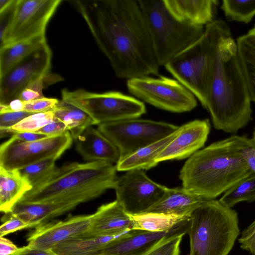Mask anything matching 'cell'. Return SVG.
Instances as JSON below:
<instances>
[{
    "mask_svg": "<svg viewBox=\"0 0 255 255\" xmlns=\"http://www.w3.org/2000/svg\"><path fill=\"white\" fill-rule=\"evenodd\" d=\"M70 2L85 20L117 77L128 80L158 75L160 66L138 0Z\"/></svg>",
    "mask_w": 255,
    "mask_h": 255,
    "instance_id": "6da1fadb",
    "label": "cell"
},
{
    "mask_svg": "<svg viewBox=\"0 0 255 255\" xmlns=\"http://www.w3.org/2000/svg\"><path fill=\"white\" fill-rule=\"evenodd\" d=\"M251 102L237 43L226 22L220 19L206 108L214 128L236 133L252 120Z\"/></svg>",
    "mask_w": 255,
    "mask_h": 255,
    "instance_id": "7a4b0ae2",
    "label": "cell"
},
{
    "mask_svg": "<svg viewBox=\"0 0 255 255\" xmlns=\"http://www.w3.org/2000/svg\"><path fill=\"white\" fill-rule=\"evenodd\" d=\"M255 146L253 138L234 135L198 150L180 170L182 187L205 200L215 199L254 173L242 152Z\"/></svg>",
    "mask_w": 255,
    "mask_h": 255,
    "instance_id": "3957f363",
    "label": "cell"
},
{
    "mask_svg": "<svg viewBox=\"0 0 255 255\" xmlns=\"http://www.w3.org/2000/svg\"><path fill=\"white\" fill-rule=\"evenodd\" d=\"M116 166L103 161L71 162L56 167L34 185L18 202L41 203L78 196L94 189H114Z\"/></svg>",
    "mask_w": 255,
    "mask_h": 255,
    "instance_id": "277c9868",
    "label": "cell"
},
{
    "mask_svg": "<svg viewBox=\"0 0 255 255\" xmlns=\"http://www.w3.org/2000/svg\"><path fill=\"white\" fill-rule=\"evenodd\" d=\"M190 218V255L229 254L240 234L235 210L219 200H204Z\"/></svg>",
    "mask_w": 255,
    "mask_h": 255,
    "instance_id": "5b68a950",
    "label": "cell"
},
{
    "mask_svg": "<svg viewBox=\"0 0 255 255\" xmlns=\"http://www.w3.org/2000/svg\"><path fill=\"white\" fill-rule=\"evenodd\" d=\"M160 66L193 44L205 29L180 21L166 7L164 0H138Z\"/></svg>",
    "mask_w": 255,
    "mask_h": 255,
    "instance_id": "8992f818",
    "label": "cell"
},
{
    "mask_svg": "<svg viewBox=\"0 0 255 255\" xmlns=\"http://www.w3.org/2000/svg\"><path fill=\"white\" fill-rule=\"evenodd\" d=\"M220 19L206 25L202 37L164 66L206 109Z\"/></svg>",
    "mask_w": 255,
    "mask_h": 255,
    "instance_id": "52a82bcc",
    "label": "cell"
},
{
    "mask_svg": "<svg viewBox=\"0 0 255 255\" xmlns=\"http://www.w3.org/2000/svg\"><path fill=\"white\" fill-rule=\"evenodd\" d=\"M61 96L62 101L87 114L95 125L137 119L146 113L143 102L118 91L94 93L65 88Z\"/></svg>",
    "mask_w": 255,
    "mask_h": 255,
    "instance_id": "ba28073f",
    "label": "cell"
},
{
    "mask_svg": "<svg viewBox=\"0 0 255 255\" xmlns=\"http://www.w3.org/2000/svg\"><path fill=\"white\" fill-rule=\"evenodd\" d=\"M179 128L163 122L137 118L101 124L97 128L117 147L121 159L169 136Z\"/></svg>",
    "mask_w": 255,
    "mask_h": 255,
    "instance_id": "9c48e42d",
    "label": "cell"
},
{
    "mask_svg": "<svg viewBox=\"0 0 255 255\" xmlns=\"http://www.w3.org/2000/svg\"><path fill=\"white\" fill-rule=\"evenodd\" d=\"M127 87L131 95L165 111L189 112L197 105L196 97L189 90L177 80L165 76L131 78L127 80Z\"/></svg>",
    "mask_w": 255,
    "mask_h": 255,
    "instance_id": "30bf717a",
    "label": "cell"
},
{
    "mask_svg": "<svg viewBox=\"0 0 255 255\" xmlns=\"http://www.w3.org/2000/svg\"><path fill=\"white\" fill-rule=\"evenodd\" d=\"M73 140L69 131L30 142H20L10 137L0 145V167L19 170L45 159H58L71 147Z\"/></svg>",
    "mask_w": 255,
    "mask_h": 255,
    "instance_id": "8fae6325",
    "label": "cell"
},
{
    "mask_svg": "<svg viewBox=\"0 0 255 255\" xmlns=\"http://www.w3.org/2000/svg\"><path fill=\"white\" fill-rule=\"evenodd\" d=\"M167 188L150 179L142 169H133L118 177L116 200L130 215L146 212L164 195Z\"/></svg>",
    "mask_w": 255,
    "mask_h": 255,
    "instance_id": "7c38bea8",
    "label": "cell"
},
{
    "mask_svg": "<svg viewBox=\"0 0 255 255\" xmlns=\"http://www.w3.org/2000/svg\"><path fill=\"white\" fill-rule=\"evenodd\" d=\"M52 52L45 43L0 77V104L18 99L30 85L49 73Z\"/></svg>",
    "mask_w": 255,
    "mask_h": 255,
    "instance_id": "4fadbf2b",
    "label": "cell"
},
{
    "mask_svg": "<svg viewBox=\"0 0 255 255\" xmlns=\"http://www.w3.org/2000/svg\"><path fill=\"white\" fill-rule=\"evenodd\" d=\"M61 2V0H18L13 22L3 46L45 34L49 21Z\"/></svg>",
    "mask_w": 255,
    "mask_h": 255,
    "instance_id": "5bb4252c",
    "label": "cell"
},
{
    "mask_svg": "<svg viewBox=\"0 0 255 255\" xmlns=\"http://www.w3.org/2000/svg\"><path fill=\"white\" fill-rule=\"evenodd\" d=\"M190 225L189 217L167 231L131 230L126 235L105 247L101 251V255H146L168 239L188 234Z\"/></svg>",
    "mask_w": 255,
    "mask_h": 255,
    "instance_id": "9a60e30c",
    "label": "cell"
},
{
    "mask_svg": "<svg viewBox=\"0 0 255 255\" xmlns=\"http://www.w3.org/2000/svg\"><path fill=\"white\" fill-rule=\"evenodd\" d=\"M92 218V214L74 216L63 221H53L39 225L29 234L27 246L51 251L67 240L86 232Z\"/></svg>",
    "mask_w": 255,
    "mask_h": 255,
    "instance_id": "2e32d148",
    "label": "cell"
},
{
    "mask_svg": "<svg viewBox=\"0 0 255 255\" xmlns=\"http://www.w3.org/2000/svg\"><path fill=\"white\" fill-rule=\"evenodd\" d=\"M210 130L208 119L195 120L181 126L178 135L158 156L156 161L190 157L204 146Z\"/></svg>",
    "mask_w": 255,
    "mask_h": 255,
    "instance_id": "e0dca14e",
    "label": "cell"
},
{
    "mask_svg": "<svg viewBox=\"0 0 255 255\" xmlns=\"http://www.w3.org/2000/svg\"><path fill=\"white\" fill-rule=\"evenodd\" d=\"M132 230V220L117 200L103 204L92 214L87 236L119 234Z\"/></svg>",
    "mask_w": 255,
    "mask_h": 255,
    "instance_id": "ac0fdd59",
    "label": "cell"
},
{
    "mask_svg": "<svg viewBox=\"0 0 255 255\" xmlns=\"http://www.w3.org/2000/svg\"><path fill=\"white\" fill-rule=\"evenodd\" d=\"M74 140L76 151L87 162L103 161L113 164L120 159L117 147L92 126L86 128Z\"/></svg>",
    "mask_w": 255,
    "mask_h": 255,
    "instance_id": "d6986e66",
    "label": "cell"
},
{
    "mask_svg": "<svg viewBox=\"0 0 255 255\" xmlns=\"http://www.w3.org/2000/svg\"><path fill=\"white\" fill-rule=\"evenodd\" d=\"M167 9L178 20L203 26L213 22L219 1L216 0H164Z\"/></svg>",
    "mask_w": 255,
    "mask_h": 255,
    "instance_id": "ffe728a7",
    "label": "cell"
},
{
    "mask_svg": "<svg viewBox=\"0 0 255 255\" xmlns=\"http://www.w3.org/2000/svg\"><path fill=\"white\" fill-rule=\"evenodd\" d=\"M79 204L77 202L65 200L41 203L18 202L11 213L27 223L31 228H36L69 212Z\"/></svg>",
    "mask_w": 255,
    "mask_h": 255,
    "instance_id": "44dd1931",
    "label": "cell"
},
{
    "mask_svg": "<svg viewBox=\"0 0 255 255\" xmlns=\"http://www.w3.org/2000/svg\"><path fill=\"white\" fill-rule=\"evenodd\" d=\"M204 200L183 187L167 188L163 197L146 212L188 217Z\"/></svg>",
    "mask_w": 255,
    "mask_h": 255,
    "instance_id": "7402d4cb",
    "label": "cell"
},
{
    "mask_svg": "<svg viewBox=\"0 0 255 255\" xmlns=\"http://www.w3.org/2000/svg\"><path fill=\"white\" fill-rule=\"evenodd\" d=\"M131 230L112 235L71 238L51 250L58 255H101L102 250L112 242L126 235Z\"/></svg>",
    "mask_w": 255,
    "mask_h": 255,
    "instance_id": "603a6c76",
    "label": "cell"
},
{
    "mask_svg": "<svg viewBox=\"0 0 255 255\" xmlns=\"http://www.w3.org/2000/svg\"><path fill=\"white\" fill-rule=\"evenodd\" d=\"M179 128L158 141L143 147L132 153L120 159L116 164L118 171H128L133 169L148 170L156 166L158 156L164 148L178 135Z\"/></svg>",
    "mask_w": 255,
    "mask_h": 255,
    "instance_id": "cb8c5ba5",
    "label": "cell"
},
{
    "mask_svg": "<svg viewBox=\"0 0 255 255\" xmlns=\"http://www.w3.org/2000/svg\"><path fill=\"white\" fill-rule=\"evenodd\" d=\"M32 186L18 170H8L0 167V210L5 214L14 206Z\"/></svg>",
    "mask_w": 255,
    "mask_h": 255,
    "instance_id": "d4e9b609",
    "label": "cell"
},
{
    "mask_svg": "<svg viewBox=\"0 0 255 255\" xmlns=\"http://www.w3.org/2000/svg\"><path fill=\"white\" fill-rule=\"evenodd\" d=\"M46 43L45 35L42 34L0 48V77Z\"/></svg>",
    "mask_w": 255,
    "mask_h": 255,
    "instance_id": "484cf974",
    "label": "cell"
},
{
    "mask_svg": "<svg viewBox=\"0 0 255 255\" xmlns=\"http://www.w3.org/2000/svg\"><path fill=\"white\" fill-rule=\"evenodd\" d=\"M237 54L251 101L255 103V39L249 34L237 40Z\"/></svg>",
    "mask_w": 255,
    "mask_h": 255,
    "instance_id": "4316f807",
    "label": "cell"
},
{
    "mask_svg": "<svg viewBox=\"0 0 255 255\" xmlns=\"http://www.w3.org/2000/svg\"><path fill=\"white\" fill-rule=\"evenodd\" d=\"M52 111L55 118L66 125L74 140L88 127L95 125L87 114L62 100Z\"/></svg>",
    "mask_w": 255,
    "mask_h": 255,
    "instance_id": "83f0119b",
    "label": "cell"
},
{
    "mask_svg": "<svg viewBox=\"0 0 255 255\" xmlns=\"http://www.w3.org/2000/svg\"><path fill=\"white\" fill-rule=\"evenodd\" d=\"M130 216L132 230L154 232L169 231L190 217L147 212Z\"/></svg>",
    "mask_w": 255,
    "mask_h": 255,
    "instance_id": "f1b7e54d",
    "label": "cell"
},
{
    "mask_svg": "<svg viewBox=\"0 0 255 255\" xmlns=\"http://www.w3.org/2000/svg\"><path fill=\"white\" fill-rule=\"evenodd\" d=\"M255 200V173H253L224 192L219 201L231 208L239 202Z\"/></svg>",
    "mask_w": 255,
    "mask_h": 255,
    "instance_id": "f546056e",
    "label": "cell"
},
{
    "mask_svg": "<svg viewBox=\"0 0 255 255\" xmlns=\"http://www.w3.org/2000/svg\"><path fill=\"white\" fill-rule=\"evenodd\" d=\"M221 8L230 20L248 23L255 15V0H224Z\"/></svg>",
    "mask_w": 255,
    "mask_h": 255,
    "instance_id": "4dcf8cb0",
    "label": "cell"
},
{
    "mask_svg": "<svg viewBox=\"0 0 255 255\" xmlns=\"http://www.w3.org/2000/svg\"><path fill=\"white\" fill-rule=\"evenodd\" d=\"M56 119L53 111L34 114L7 129L0 130V137L16 132H35Z\"/></svg>",
    "mask_w": 255,
    "mask_h": 255,
    "instance_id": "1f68e13d",
    "label": "cell"
},
{
    "mask_svg": "<svg viewBox=\"0 0 255 255\" xmlns=\"http://www.w3.org/2000/svg\"><path fill=\"white\" fill-rule=\"evenodd\" d=\"M57 160L55 158L45 159L30 164L18 171L33 187L56 167L55 162Z\"/></svg>",
    "mask_w": 255,
    "mask_h": 255,
    "instance_id": "d6a6232c",
    "label": "cell"
},
{
    "mask_svg": "<svg viewBox=\"0 0 255 255\" xmlns=\"http://www.w3.org/2000/svg\"><path fill=\"white\" fill-rule=\"evenodd\" d=\"M18 0L0 11V48L4 45L14 18Z\"/></svg>",
    "mask_w": 255,
    "mask_h": 255,
    "instance_id": "836d02e7",
    "label": "cell"
},
{
    "mask_svg": "<svg viewBox=\"0 0 255 255\" xmlns=\"http://www.w3.org/2000/svg\"><path fill=\"white\" fill-rule=\"evenodd\" d=\"M5 214L1 218L3 223L0 227V237L24 229L31 228L27 223L11 212Z\"/></svg>",
    "mask_w": 255,
    "mask_h": 255,
    "instance_id": "e575fe53",
    "label": "cell"
},
{
    "mask_svg": "<svg viewBox=\"0 0 255 255\" xmlns=\"http://www.w3.org/2000/svg\"><path fill=\"white\" fill-rule=\"evenodd\" d=\"M59 102L57 99L45 97L24 102L23 111L36 114L52 111Z\"/></svg>",
    "mask_w": 255,
    "mask_h": 255,
    "instance_id": "d590c367",
    "label": "cell"
},
{
    "mask_svg": "<svg viewBox=\"0 0 255 255\" xmlns=\"http://www.w3.org/2000/svg\"><path fill=\"white\" fill-rule=\"evenodd\" d=\"M184 236L179 235L168 239L146 255H179L180 245Z\"/></svg>",
    "mask_w": 255,
    "mask_h": 255,
    "instance_id": "8d00e7d4",
    "label": "cell"
},
{
    "mask_svg": "<svg viewBox=\"0 0 255 255\" xmlns=\"http://www.w3.org/2000/svg\"><path fill=\"white\" fill-rule=\"evenodd\" d=\"M34 114L25 111L0 114V130L7 129Z\"/></svg>",
    "mask_w": 255,
    "mask_h": 255,
    "instance_id": "74e56055",
    "label": "cell"
},
{
    "mask_svg": "<svg viewBox=\"0 0 255 255\" xmlns=\"http://www.w3.org/2000/svg\"><path fill=\"white\" fill-rule=\"evenodd\" d=\"M239 242L242 249L255 255V220L242 232Z\"/></svg>",
    "mask_w": 255,
    "mask_h": 255,
    "instance_id": "f35d334b",
    "label": "cell"
},
{
    "mask_svg": "<svg viewBox=\"0 0 255 255\" xmlns=\"http://www.w3.org/2000/svg\"><path fill=\"white\" fill-rule=\"evenodd\" d=\"M67 131L68 130L66 125L56 119L35 132L47 136H55L62 134Z\"/></svg>",
    "mask_w": 255,
    "mask_h": 255,
    "instance_id": "ab89813d",
    "label": "cell"
},
{
    "mask_svg": "<svg viewBox=\"0 0 255 255\" xmlns=\"http://www.w3.org/2000/svg\"><path fill=\"white\" fill-rule=\"evenodd\" d=\"M46 137L47 136L35 132H16L11 136L12 138L20 142L33 141Z\"/></svg>",
    "mask_w": 255,
    "mask_h": 255,
    "instance_id": "60d3db41",
    "label": "cell"
},
{
    "mask_svg": "<svg viewBox=\"0 0 255 255\" xmlns=\"http://www.w3.org/2000/svg\"><path fill=\"white\" fill-rule=\"evenodd\" d=\"M19 248L11 241L0 237V255H12L18 251Z\"/></svg>",
    "mask_w": 255,
    "mask_h": 255,
    "instance_id": "b9f144b4",
    "label": "cell"
},
{
    "mask_svg": "<svg viewBox=\"0 0 255 255\" xmlns=\"http://www.w3.org/2000/svg\"><path fill=\"white\" fill-rule=\"evenodd\" d=\"M24 103L19 99L11 101L8 104H0V114L23 111Z\"/></svg>",
    "mask_w": 255,
    "mask_h": 255,
    "instance_id": "7bdbcfd3",
    "label": "cell"
},
{
    "mask_svg": "<svg viewBox=\"0 0 255 255\" xmlns=\"http://www.w3.org/2000/svg\"><path fill=\"white\" fill-rule=\"evenodd\" d=\"M242 156L251 170L255 173V146L244 149Z\"/></svg>",
    "mask_w": 255,
    "mask_h": 255,
    "instance_id": "ee69618b",
    "label": "cell"
},
{
    "mask_svg": "<svg viewBox=\"0 0 255 255\" xmlns=\"http://www.w3.org/2000/svg\"><path fill=\"white\" fill-rule=\"evenodd\" d=\"M12 255H58L51 251L41 250L31 248L26 246L20 248L18 251Z\"/></svg>",
    "mask_w": 255,
    "mask_h": 255,
    "instance_id": "f6af8a7d",
    "label": "cell"
},
{
    "mask_svg": "<svg viewBox=\"0 0 255 255\" xmlns=\"http://www.w3.org/2000/svg\"><path fill=\"white\" fill-rule=\"evenodd\" d=\"M12 1L13 0H0V11L9 5Z\"/></svg>",
    "mask_w": 255,
    "mask_h": 255,
    "instance_id": "bcb514c9",
    "label": "cell"
},
{
    "mask_svg": "<svg viewBox=\"0 0 255 255\" xmlns=\"http://www.w3.org/2000/svg\"><path fill=\"white\" fill-rule=\"evenodd\" d=\"M248 34L251 35L255 39V25L252 29L249 30Z\"/></svg>",
    "mask_w": 255,
    "mask_h": 255,
    "instance_id": "7dc6e473",
    "label": "cell"
},
{
    "mask_svg": "<svg viewBox=\"0 0 255 255\" xmlns=\"http://www.w3.org/2000/svg\"><path fill=\"white\" fill-rule=\"evenodd\" d=\"M253 138L254 140L255 144V130L254 132V135H253Z\"/></svg>",
    "mask_w": 255,
    "mask_h": 255,
    "instance_id": "c3c4849f",
    "label": "cell"
}]
</instances>
